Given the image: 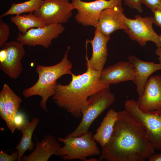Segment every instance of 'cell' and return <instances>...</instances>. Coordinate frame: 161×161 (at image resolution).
<instances>
[{"label":"cell","instance_id":"4fadbf2b","mask_svg":"<svg viewBox=\"0 0 161 161\" xmlns=\"http://www.w3.org/2000/svg\"><path fill=\"white\" fill-rule=\"evenodd\" d=\"M135 75V68L129 61H120L109 66L101 72L99 80L107 86L127 81H133Z\"/></svg>","mask_w":161,"mask_h":161},{"label":"cell","instance_id":"3957f363","mask_svg":"<svg viewBox=\"0 0 161 161\" xmlns=\"http://www.w3.org/2000/svg\"><path fill=\"white\" fill-rule=\"evenodd\" d=\"M70 49L68 46L62 60L55 65L44 66L38 64L35 69L38 74V80L32 86L23 91V95L25 98L35 95L40 96L41 99L39 105L46 112H48L47 101L55 93L57 80L64 75L72 73V64L68 59Z\"/></svg>","mask_w":161,"mask_h":161},{"label":"cell","instance_id":"4dcf8cb0","mask_svg":"<svg viewBox=\"0 0 161 161\" xmlns=\"http://www.w3.org/2000/svg\"><path fill=\"white\" fill-rule=\"evenodd\" d=\"M7 55L6 49L3 48L0 51V63H3L5 60Z\"/></svg>","mask_w":161,"mask_h":161},{"label":"cell","instance_id":"7402d4cb","mask_svg":"<svg viewBox=\"0 0 161 161\" xmlns=\"http://www.w3.org/2000/svg\"><path fill=\"white\" fill-rule=\"evenodd\" d=\"M43 0H29L22 3H13L10 8L0 16L2 18L10 15H19L25 13H33L42 4Z\"/></svg>","mask_w":161,"mask_h":161},{"label":"cell","instance_id":"83f0119b","mask_svg":"<svg viewBox=\"0 0 161 161\" xmlns=\"http://www.w3.org/2000/svg\"><path fill=\"white\" fill-rule=\"evenodd\" d=\"M125 4L129 8L135 9L138 12L142 11L141 0H123Z\"/></svg>","mask_w":161,"mask_h":161},{"label":"cell","instance_id":"ffe728a7","mask_svg":"<svg viewBox=\"0 0 161 161\" xmlns=\"http://www.w3.org/2000/svg\"><path fill=\"white\" fill-rule=\"evenodd\" d=\"M39 120L34 117L31 122L29 121L20 130L22 137L16 148L19 153L18 161H20L24 153L27 150H32L34 144L32 141L33 133L37 126Z\"/></svg>","mask_w":161,"mask_h":161},{"label":"cell","instance_id":"ba28073f","mask_svg":"<svg viewBox=\"0 0 161 161\" xmlns=\"http://www.w3.org/2000/svg\"><path fill=\"white\" fill-rule=\"evenodd\" d=\"M132 19L126 16L124 21L126 29L124 30L132 40L137 42L142 46H145L147 42L151 41L156 44L157 47L161 46L159 35L154 30L153 17H143L137 15Z\"/></svg>","mask_w":161,"mask_h":161},{"label":"cell","instance_id":"30bf717a","mask_svg":"<svg viewBox=\"0 0 161 161\" xmlns=\"http://www.w3.org/2000/svg\"><path fill=\"white\" fill-rule=\"evenodd\" d=\"M62 24H52L42 27L30 29L24 35L18 33L16 41L29 46L40 45L47 48L53 39L58 38L65 30Z\"/></svg>","mask_w":161,"mask_h":161},{"label":"cell","instance_id":"cb8c5ba5","mask_svg":"<svg viewBox=\"0 0 161 161\" xmlns=\"http://www.w3.org/2000/svg\"><path fill=\"white\" fill-rule=\"evenodd\" d=\"M29 120H27L25 114L21 112H18L14 120L16 129L19 130L25 125Z\"/></svg>","mask_w":161,"mask_h":161},{"label":"cell","instance_id":"8992f818","mask_svg":"<svg viewBox=\"0 0 161 161\" xmlns=\"http://www.w3.org/2000/svg\"><path fill=\"white\" fill-rule=\"evenodd\" d=\"M124 106L125 110L142 126L150 144L155 150L161 151V109L143 112L134 99L126 100Z\"/></svg>","mask_w":161,"mask_h":161},{"label":"cell","instance_id":"5b68a950","mask_svg":"<svg viewBox=\"0 0 161 161\" xmlns=\"http://www.w3.org/2000/svg\"><path fill=\"white\" fill-rule=\"evenodd\" d=\"M57 139L64 145L61 146L54 155L61 157L63 160L79 159L87 161V157L100 154L101 151L91 132L88 131L78 137H59Z\"/></svg>","mask_w":161,"mask_h":161},{"label":"cell","instance_id":"f1b7e54d","mask_svg":"<svg viewBox=\"0 0 161 161\" xmlns=\"http://www.w3.org/2000/svg\"><path fill=\"white\" fill-rule=\"evenodd\" d=\"M153 13H154V24L161 28V8L155 10Z\"/></svg>","mask_w":161,"mask_h":161},{"label":"cell","instance_id":"603a6c76","mask_svg":"<svg viewBox=\"0 0 161 161\" xmlns=\"http://www.w3.org/2000/svg\"><path fill=\"white\" fill-rule=\"evenodd\" d=\"M9 25L0 17V47L3 48L10 34Z\"/></svg>","mask_w":161,"mask_h":161},{"label":"cell","instance_id":"5bb4252c","mask_svg":"<svg viewBox=\"0 0 161 161\" xmlns=\"http://www.w3.org/2000/svg\"><path fill=\"white\" fill-rule=\"evenodd\" d=\"M122 3L103 10L101 13L95 28L106 35L119 30H126L125 15Z\"/></svg>","mask_w":161,"mask_h":161},{"label":"cell","instance_id":"8fae6325","mask_svg":"<svg viewBox=\"0 0 161 161\" xmlns=\"http://www.w3.org/2000/svg\"><path fill=\"white\" fill-rule=\"evenodd\" d=\"M24 44L16 41L6 42L3 48L7 51L5 61L0 63V68L10 78L16 79L23 69L21 60L25 52Z\"/></svg>","mask_w":161,"mask_h":161},{"label":"cell","instance_id":"484cf974","mask_svg":"<svg viewBox=\"0 0 161 161\" xmlns=\"http://www.w3.org/2000/svg\"><path fill=\"white\" fill-rule=\"evenodd\" d=\"M141 1L153 12L161 8V0H141Z\"/></svg>","mask_w":161,"mask_h":161},{"label":"cell","instance_id":"6da1fadb","mask_svg":"<svg viewBox=\"0 0 161 161\" xmlns=\"http://www.w3.org/2000/svg\"><path fill=\"white\" fill-rule=\"evenodd\" d=\"M142 126L125 110L118 112L111 136L102 148L99 160L143 161L155 153Z\"/></svg>","mask_w":161,"mask_h":161},{"label":"cell","instance_id":"9a60e30c","mask_svg":"<svg viewBox=\"0 0 161 161\" xmlns=\"http://www.w3.org/2000/svg\"><path fill=\"white\" fill-rule=\"evenodd\" d=\"M110 36L104 35L95 28L93 38L86 39V43H90L92 48V54L89 59L86 53L85 58L87 64L92 69L101 72L106 62L108 55L107 44Z\"/></svg>","mask_w":161,"mask_h":161},{"label":"cell","instance_id":"2e32d148","mask_svg":"<svg viewBox=\"0 0 161 161\" xmlns=\"http://www.w3.org/2000/svg\"><path fill=\"white\" fill-rule=\"evenodd\" d=\"M35 148L28 155H23L22 161H47L61 146L57 138L51 134L45 135L39 141L36 137Z\"/></svg>","mask_w":161,"mask_h":161},{"label":"cell","instance_id":"d4e9b609","mask_svg":"<svg viewBox=\"0 0 161 161\" xmlns=\"http://www.w3.org/2000/svg\"><path fill=\"white\" fill-rule=\"evenodd\" d=\"M19 157V153L16 150L10 154H8L2 151L0 152V161H15L17 160Z\"/></svg>","mask_w":161,"mask_h":161},{"label":"cell","instance_id":"7c38bea8","mask_svg":"<svg viewBox=\"0 0 161 161\" xmlns=\"http://www.w3.org/2000/svg\"><path fill=\"white\" fill-rule=\"evenodd\" d=\"M137 101L139 108L143 112L161 109V75L148 78L143 94Z\"/></svg>","mask_w":161,"mask_h":161},{"label":"cell","instance_id":"4316f807","mask_svg":"<svg viewBox=\"0 0 161 161\" xmlns=\"http://www.w3.org/2000/svg\"><path fill=\"white\" fill-rule=\"evenodd\" d=\"M0 117L5 121L7 125L8 123V116L4 97L1 92H0Z\"/></svg>","mask_w":161,"mask_h":161},{"label":"cell","instance_id":"f546056e","mask_svg":"<svg viewBox=\"0 0 161 161\" xmlns=\"http://www.w3.org/2000/svg\"><path fill=\"white\" fill-rule=\"evenodd\" d=\"M148 159V161H161V153L155 152L150 155Z\"/></svg>","mask_w":161,"mask_h":161},{"label":"cell","instance_id":"277c9868","mask_svg":"<svg viewBox=\"0 0 161 161\" xmlns=\"http://www.w3.org/2000/svg\"><path fill=\"white\" fill-rule=\"evenodd\" d=\"M115 99L114 95L110 91V86L91 95L87 100L80 123L73 131L66 137H78L88 132L94 120L113 104Z\"/></svg>","mask_w":161,"mask_h":161},{"label":"cell","instance_id":"44dd1931","mask_svg":"<svg viewBox=\"0 0 161 161\" xmlns=\"http://www.w3.org/2000/svg\"><path fill=\"white\" fill-rule=\"evenodd\" d=\"M10 20L17 26L20 32L23 35L30 29L42 27L47 25L41 19L35 16L33 13L16 15L11 16Z\"/></svg>","mask_w":161,"mask_h":161},{"label":"cell","instance_id":"1f68e13d","mask_svg":"<svg viewBox=\"0 0 161 161\" xmlns=\"http://www.w3.org/2000/svg\"><path fill=\"white\" fill-rule=\"evenodd\" d=\"M159 38L161 43V46L159 47H157L155 50L156 54L158 56V60L160 63H161V35H159Z\"/></svg>","mask_w":161,"mask_h":161},{"label":"cell","instance_id":"9c48e42d","mask_svg":"<svg viewBox=\"0 0 161 161\" xmlns=\"http://www.w3.org/2000/svg\"><path fill=\"white\" fill-rule=\"evenodd\" d=\"M33 14L41 19L47 25L67 22L72 15L73 10L69 0H43Z\"/></svg>","mask_w":161,"mask_h":161},{"label":"cell","instance_id":"52a82bcc","mask_svg":"<svg viewBox=\"0 0 161 161\" xmlns=\"http://www.w3.org/2000/svg\"><path fill=\"white\" fill-rule=\"evenodd\" d=\"M122 0H96L85 2L81 0H72L73 9H76L77 21L84 26L96 27L102 11L122 3Z\"/></svg>","mask_w":161,"mask_h":161},{"label":"cell","instance_id":"7a4b0ae2","mask_svg":"<svg viewBox=\"0 0 161 161\" xmlns=\"http://www.w3.org/2000/svg\"><path fill=\"white\" fill-rule=\"evenodd\" d=\"M86 71L78 75L72 73V80L68 84L57 83L55 92L52 96L54 102L73 117H82L87 100L91 95L109 86L99 81L101 72L92 69L86 63Z\"/></svg>","mask_w":161,"mask_h":161},{"label":"cell","instance_id":"d6a6232c","mask_svg":"<svg viewBox=\"0 0 161 161\" xmlns=\"http://www.w3.org/2000/svg\"><path fill=\"white\" fill-rule=\"evenodd\" d=\"M99 159H97L95 158H90L87 159V161H99Z\"/></svg>","mask_w":161,"mask_h":161},{"label":"cell","instance_id":"e0dca14e","mask_svg":"<svg viewBox=\"0 0 161 161\" xmlns=\"http://www.w3.org/2000/svg\"><path fill=\"white\" fill-rule=\"evenodd\" d=\"M128 60L134 67L135 75L133 82L136 86L139 96H140L143 93L149 77L154 72L161 69V63L144 61L131 55L128 57Z\"/></svg>","mask_w":161,"mask_h":161},{"label":"cell","instance_id":"ac0fdd59","mask_svg":"<svg viewBox=\"0 0 161 161\" xmlns=\"http://www.w3.org/2000/svg\"><path fill=\"white\" fill-rule=\"evenodd\" d=\"M0 92L4 97L8 116V123L7 126L13 134L16 129L14 118L21 102V99L6 83L4 84Z\"/></svg>","mask_w":161,"mask_h":161},{"label":"cell","instance_id":"d6986e66","mask_svg":"<svg viewBox=\"0 0 161 161\" xmlns=\"http://www.w3.org/2000/svg\"><path fill=\"white\" fill-rule=\"evenodd\" d=\"M117 116L118 112L113 109H109L97 129L96 133L93 135L96 141L101 148L104 146L110 139Z\"/></svg>","mask_w":161,"mask_h":161}]
</instances>
